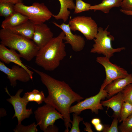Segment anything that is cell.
<instances>
[{"label": "cell", "instance_id": "6", "mask_svg": "<svg viewBox=\"0 0 132 132\" xmlns=\"http://www.w3.org/2000/svg\"><path fill=\"white\" fill-rule=\"evenodd\" d=\"M68 24L71 31L80 32L88 40L95 39L98 32L97 24L90 17L76 16L71 19Z\"/></svg>", "mask_w": 132, "mask_h": 132}, {"label": "cell", "instance_id": "26", "mask_svg": "<svg viewBox=\"0 0 132 132\" xmlns=\"http://www.w3.org/2000/svg\"><path fill=\"white\" fill-rule=\"evenodd\" d=\"M118 128L121 132H132V114L122 121Z\"/></svg>", "mask_w": 132, "mask_h": 132}, {"label": "cell", "instance_id": "35", "mask_svg": "<svg viewBox=\"0 0 132 132\" xmlns=\"http://www.w3.org/2000/svg\"><path fill=\"white\" fill-rule=\"evenodd\" d=\"M91 122L92 125L94 126L100 123V120L99 118H95L92 120Z\"/></svg>", "mask_w": 132, "mask_h": 132}, {"label": "cell", "instance_id": "36", "mask_svg": "<svg viewBox=\"0 0 132 132\" xmlns=\"http://www.w3.org/2000/svg\"><path fill=\"white\" fill-rule=\"evenodd\" d=\"M7 115L6 111L3 108H1L0 110V117H3Z\"/></svg>", "mask_w": 132, "mask_h": 132}, {"label": "cell", "instance_id": "33", "mask_svg": "<svg viewBox=\"0 0 132 132\" xmlns=\"http://www.w3.org/2000/svg\"><path fill=\"white\" fill-rule=\"evenodd\" d=\"M83 123L86 126L84 128V130L88 132H93L91 129V124L88 122H85L83 121Z\"/></svg>", "mask_w": 132, "mask_h": 132}, {"label": "cell", "instance_id": "13", "mask_svg": "<svg viewBox=\"0 0 132 132\" xmlns=\"http://www.w3.org/2000/svg\"><path fill=\"white\" fill-rule=\"evenodd\" d=\"M21 56L16 50L12 48L8 49L6 46L0 44V59L1 62L8 64L11 62L25 69L29 74L31 79L33 80V72L30 70L28 67L25 66L21 59Z\"/></svg>", "mask_w": 132, "mask_h": 132}, {"label": "cell", "instance_id": "9", "mask_svg": "<svg viewBox=\"0 0 132 132\" xmlns=\"http://www.w3.org/2000/svg\"><path fill=\"white\" fill-rule=\"evenodd\" d=\"M96 61L104 67L106 73L105 78L101 86V89H104L107 85L115 79L125 78L129 74L124 68L112 63L105 56L97 57Z\"/></svg>", "mask_w": 132, "mask_h": 132}, {"label": "cell", "instance_id": "8", "mask_svg": "<svg viewBox=\"0 0 132 132\" xmlns=\"http://www.w3.org/2000/svg\"><path fill=\"white\" fill-rule=\"evenodd\" d=\"M107 97L106 90L101 89L96 95L89 98H86L84 100L78 102L77 103L71 106L69 109V112L79 115L83 111L87 109L90 110L92 112L97 114L99 110H103V105L101 103V100Z\"/></svg>", "mask_w": 132, "mask_h": 132}, {"label": "cell", "instance_id": "1", "mask_svg": "<svg viewBox=\"0 0 132 132\" xmlns=\"http://www.w3.org/2000/svg\"><path fill=\"white\" fill-rule=\"evenodd\" d=\"M29 67L39 76L42 82L48 90V95L44 102L54 107L63 115L65 127L64 132H69L72 121L70 119V108L73 103L80 101L84 98L73 91L64 81L55 79L43 72Z\"/></svg>", "mask_w": 132, "mask_h": 132}, {"label": "cell", "instance_id": "7", "mask_svg": "<svg viewBox=\"0 0 132 132\" xmlns=\"http://www.w3.org/2000/svg\"><path fill=\"white\" fill-rule=\"evenodd\" d=\"M34 114L40 129L44 132L48 127L54 125L56 120H63L61 113L54 107L48 104L38 107Z\"/></svg>", "mask_w": 132, "mask_h": 132}, {"label": "cell", "instance_id": "32", "mask_svg": "<svg viewBox=\"0 0 132 132\" xmlns=\"http://www.w3.org/2000/svg\"><path fill=\"white\" fill-rule=\"evenodd\" d=\"M23 0H0L1 3H10L15 5L18 3L22 2Z\"/></svg>", "mask_w": 132, "mask_h": 132}, {"label": "cell", "instance_id": "19", "mask_svg": "<svg viewBox=\"0 0 132 132\" xmlns=\"http://www.w3.org/2000/svg\"><path fill=\"white\" fill-rule=\"evenodd\" d=\"M29 20L28 18L22 14L15 11L10 16L5 18L1 25L2 29H7L19 25Z\"/></svg>", "mask_w": 132, "mask_h": 132}, {"label": "cell", "instance_id": "5", "mask_svg": "<svg viewBox=\"0 0 132 132\" xmlns=\"http://www.w3.org/2000/svg\"><path fill=\"white\" fill-rule=\"evenodd\" d=\"M109 27L108 25L104 30L102 27L98 28L97 33L93 39L95 43L90 52L102 54L110 59L114 53L120 52L125 48L124 47L116 48L112 47L111 41H114L115 39L113 36L110 35V32L107 31Z\"/></svg>", "mask_w": 132, "mask_h": 132}, {"label": "cell", "instance_id": "11", "mask_svg": "<svg viewBox=\"0 0 132 132\" xmlns=\"http://www.w3.org/2000/svg\"><path fill=\"white\" fill-rule=\"evenodd\" d=\"M0 70L7 75L11 85L13 87L17 86V80L26 82L31 80L30 76L26 70L17 65L13 66L11 68H10L0 61Z\"/></svg>", "mask_w": 132, "mask_h": 132}, {"label": "cell", "instance_id": "21", "mask_svg": "<svg viewBox=\"0 0 132 132\" xmlns=\"http://www.w3.org/2000/svg\"><path fill=\"white\" fill-rule=\"evenodd\" d=\"M22 98L28 103L29 102L34 101L38 104H41L44 102L45 98L42 91H39L36 89L25 93Z\"/></svg>", "mask_w": 132, "mask_h": 132}, {"label": "cell", "instance_id": "25", "mask_svg": "<svg viewBox=\"0 0 132 132\" xmlns=\"http://www.w3.org/2000/svg\"><path fill=\"white\" fill-rule=\"evenodd\" d=\"M90 4L86 3L82 0H76L74 13L77 14L90 10Z\"/></svg>", "mask_w": 132, "mask_h": 132}, {"label": "cell", "instance_id": "27", "mask_svg": "<svg viewBox=\"0 0 132 132\" xmlns=\"http://www.w3.org/2000/svg\"><path fill=\"white\" fill-rule=\"evenodd\" d=\"M78 115L74 113L73 114V121L71 124L72 126L69 132H80V130L79 128L80 122L83 121V118L79 116Z\"/></svg>", "mask_w": 132, "mask_h": 132}, {"label": "cell", "instance_id": "23", "mask_svg": "<svg viewBox=\"0 0 132 132\" xmlns=\"http://www.w3.org/2000/svg\"><path fill=\"white\" fill-rule=\"evenodd\" d=\"M132 114V103L127 102H124L121 110L119 122L123 121Z\"/></svg>", "mask_w": 132, "mask_h": 132}, {"label": "cell", "instance_id": "30", "mask_svg": "<svg viewBox=\"0 0 132 132\" xmlns=\"http://www.w3.org/2000/svg\"><path fill=\"white\" fill-rule=\"evenodd\" d=\"M121 7L123 10L132 11V0H123Z\"/></svg>", "mask_w": 132, "mask_h": 132}, {"label": "cell", "instance_id": "31", "mask_svg": "<svg viewBox=\"0 0 132 132\" xmlns=\"http://www.w3.org/2000/svg\"><path fill=\"white\" fill-rule=\"evenodd\" d=\"M58 130V128L54 125L48 127L45 132H57Z\"/></svg>", "mask_w": 132, "mask_h": 132}, {"label": "cell", "instance_id": "37", "mask_svg": "<svg viewBox=\"0 0 132 132\" xmlns=\"http://www.w3.org/2000/svg\"><path fill=\"white\" fill-rule=\"evenodd\" d=\"M120 11L122 12L126 15L132 16V11L124 10L121 9H120Z\"/></svg>", "mask_w": 132, "mask_h": 132}, {"label": "cell", "instance_id": "16", "mask_svg": "<svg viewBox=\"0 0 132 132\" xmlns=\"http://www.w3.org/2000/svg\"><path fill=\"white\" fill-rule=\"evenodd\" d=\"M124 102L121 92L112 96L107 100L101 101L103 106L107 107L108 109L110 108L113 110L114 111L113 117L117 118L119 121L120 119L121 109Z\"/></svg>", "mask_w": 132, "mask_h": 132}, {"label": "cell", "instance_id": "3", "mask_svg": "<svg viewBox=\"0 0 132 132\" xmlns=\"http://www.w3.org/2000/svg\"><path fill=\"white\" fill-rule=\"evenodd\" d=\"M0 43L17 51L21 57L30 61L35 57L40 49L32 40L14 33L10 30H0Z\"/></svg>", "mask_w": 132, "mask_h": 132}, {"label": "cell", "instance_id": "22", "mask_svg": "<svg viewBox=\"0 0 132 132\" xmlns=\"http://www.w3.org/2000/svg\"><path fill=\"white\" fill-rule=\"evenodd\" d=\"M14 5L10 3L0 2V16L6 18L13 14L15 11Z\"/></svg>", "mask_w": 132, "mask_h": 132}, {"label": "cell", "instance_id": "12", "mask_svg": "<svg viewBox=\"0 0 132 132\" xmlns=\"http://www.w3.org/2000/svg\"><path fill=\"white\" fill-rule=\"evenodd\" d=\"M52 22L64 33L65 35L63 39L65 41L64 43L65 44H70L72 50L75 52L80 51L83 49L85 44L84 39L80 35L73 33L68 24L63 23L59 25L55 22Z\"/></svg>", "mask_w": 132, "mask_h": 132}, {"label": "cell", "instance_id": "2", "mask_svg": "<svg viewBox=\"0 0 132 132\" xmlns=\"http://www.w3.org/2000/svg\"><path fill=\"white\" fill-rule=\"evenodd\" d=\"M65 35L62 31L39 49L35 57L37 65L49 71L55 70L59 66L66 55L65 44L63 42Z\"/></svg>", "mask_w": 132, "mask_h": 132}, {"label": "cell", "instance_id": "38", "mask_svg": "<svg viewBox=\"0 0 132 132\" xmlns=\"http://www.w3.org/2000/svg\"><path fill=\"white\" fill-rule=\"evenodd\" d=\"M131 65L132 66V61L131 62Z\"/></svg>", "mask_w": 132, "mask_h": 132}, {"label": "cell", "instance_id": "24", "mask_svg": "<svg viewBox=\"0 0 132 132\" xmlns=\"http://www.w3.org/2000/svg\"><path fill=\"white\" fill-rule=\"evenodd\" d=\"M38 124V123L36 124L35 122L27 126L22 125V123L18 124L13 131L14 132H37L38 130L37 127Z\"/></svg>", "mask_w": 132, "mask_h": 132}, {"label": "cell", "instance_id": "10", "mask_svg": "<svg viewBox=\"0 0 132 132\" xmlns=\"http://www.w3.org/2000/svg\"><path fill=\"white\" fill-rule=\"evenodd\" d=\"M5 91L10 96V98L7 99L6 100L12 105L14 110V114L12 118L16 117L18 124H21L22 121L29 118L33 113L32 108L27 109L26 107L28 103L20 97V95L23 90L20 89L14 95H11L7 87L5 88Z\"/></svg>", "mask_w": 132, "mask_h": 132}, {"label": "cell", "instance_id": "15", "mask_svg": "<svg viewBox=\"0 0 132 132\" xmlns=\"http://www.w3.org/2000/svg\"><path fill=\"white\" fill-rule=\"evenodd\" d=\"M132 83V74H129L126 77L118 78L113 81L105 87L107 93V97L109 98L119 92H121L125 87Z\"/></svg>", "mask_w": 132, "mask_h": 132}, {"label": "cell", "instance_id": "39", "mask_svg": "<svg viewBox=\"0 0 132 132\" xmlns=\"http://www.w3.org/2000/svg\"></svg>", "mask_w": 132, "mask_h": 132}, {"label": "cell", "instance_id": "4", "mask_svg": "<svg viewBox=\"0 0 132 132\" xmlns=\"http://www.w3.org/2000/svg\"><path fill=\"white\" fill-rule=\"evenodd\" d=\"M15 11L27 16L34 24L43 23L49 20L53 14L44 3L35 2L30 6L20 2L14 5Z\"/></svg>", "mask_w": 132, "mask_h": 132}, {"label": "cell", "instance_id": "17", "mask_svg": "<svg viewBox=\"0 0 132 132\" xmlns=\"http://www.w3.org/2000/svg\"><path fill=\"white\" fill-rule=\"evenodd\" d=\"M34 25L33 23L28 20L17 26L6 29H9L14 33L26 38L32 40L34 33Z\"/></svg>", "mask_w": 132, "mask_h": 132}, {"label": "cell", "instance_id": "28", "mask_svg": "<svg viewBox=\"0 0 132 132\" xmlns=\"http://www.w3.org/2000/svg\"><path fill=\"white\" fill-rule=\"evenodd\" d=\"M121 92L124 102L132 103V83L126 86Z\"/></svg>", "mask_w": 132, "mask_h": 132}, {"label": "cell", "instance_id": "18", "mask_svg": "<svg viewBox=\"0 0 132 132\" xmlns=\"http://www.w3.org/2000/svg\"><path fill=\"white\" fill-rule=\"evenodd\" d=\"M60 4L59 11L56 15L53 14V17L56 20H62L64 22L68 19L70 12L68 10L74 9L75 4L73 0H58Z\"/></svg>", "mask_w": 132, "mask_h": 132}, {"label": "cell", "instance_id": "29", "mask_svg": "<svg viewBox=\"0 0 132 132\" xmlns=\"http://www.w3.org/2000/svg\"><path fill=\"white\" fill-rule=\"evenodd\" d=\"M118 119L114 118L111 125L109 126L108 125H104L102 132H118Z\"/></svg>", "mask_w": 132, "mask_h": 132}, {"label": "cell", "instance_id": "20", "mask_svg": "<svg viewBox=\"0 0 132 132\" xmlns=\"http://www.w3.org/2000/svg\"><path fill=\"white\" fill-rule=\"evenodd\" d=\"M123 0H102L100 3L91 6L89 9L94 11H100L106 13H109L110 10L114 7L121 6Z\"/></svg>", "mask_w": 132, "mask_h": 132}, {"label": "cell", "instance_id": "14", "mask_svg": "<svg viewBox=\"0 0 132 132\" xmlns=\"http://www.w3.org/2000/svg\"><path fill=\"white\" fill-rule=\"evenodd\" d=\"M50 28L44 23L35 24L33 35L32 40L40 49L46 44L53 37Z\"/></svg>", "mask_w": 132, "mask_h": 132}, {"label": "cell", "instance_id": "34", "mask_svg": "<svg viewBox=\"0 0 132 132\" xmlns=\"http://www.w3.org/2000/svg\"><path fill=\"white\" fill-rule=\"evenodd\" d=\"M94 126L96 130L98 132L102 131L104 128V125L100 123Z\"/></svg>", "mask_w": 132, "mask_h": 132}]
</instances>
